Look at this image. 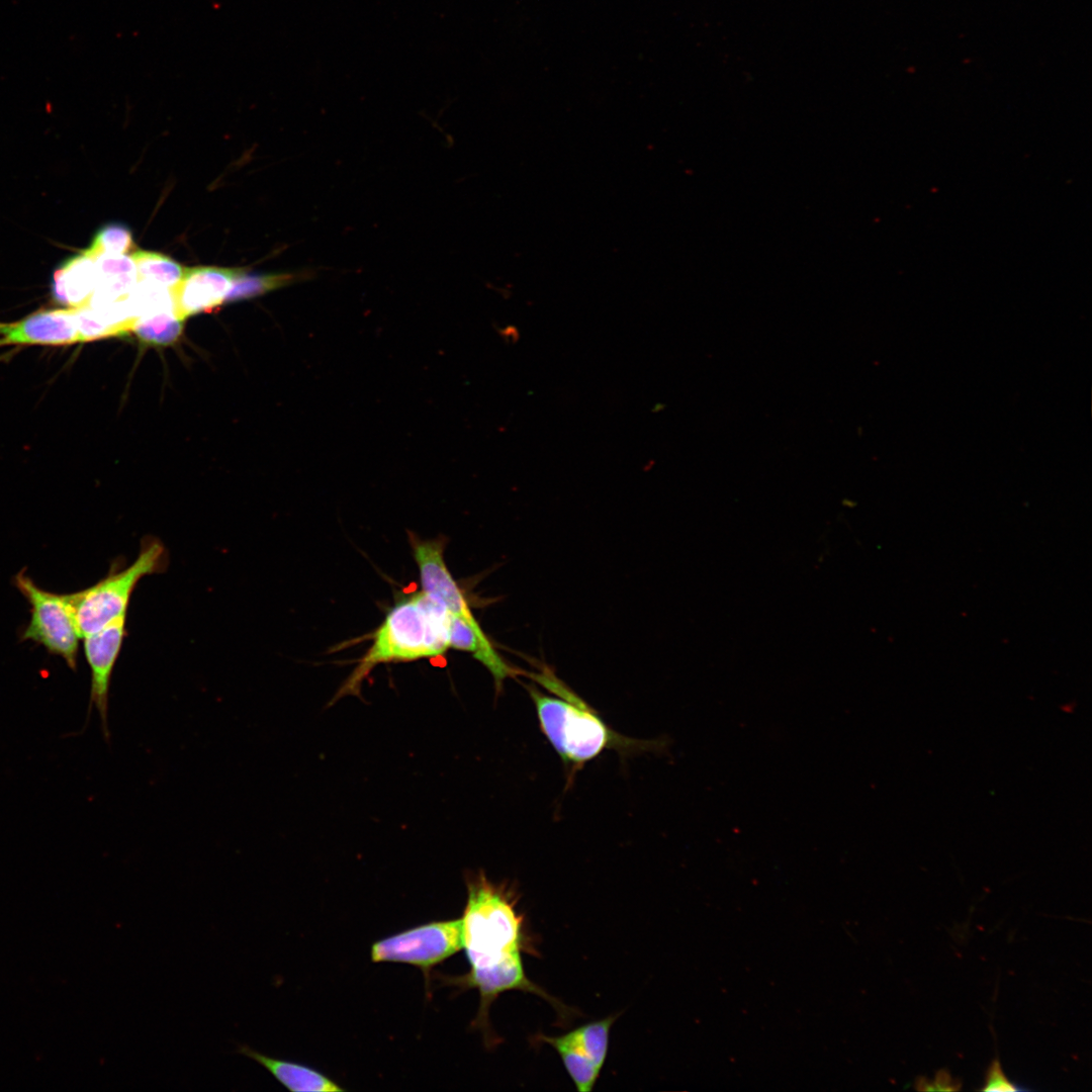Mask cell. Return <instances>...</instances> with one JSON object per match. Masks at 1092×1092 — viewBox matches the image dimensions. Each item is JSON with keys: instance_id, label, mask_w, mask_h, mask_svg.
Instances as JSON below:
<instances>
[{"instance_id": "5bb4252c", "label": "cell", "mask_w": 1092, "mask_h": 1092, "mask_svg": "<svg viewBox=\"0 0 1092 1092\" xmlns=\"http://www.w3.org/2000/svg\"><path fill=\"white\" fill-rule=\"evenodd\" d=\"M316 269L307 268L294 272H282L266 275H248L241 270L225 301L247 299L262 293L290 285L294 282L313 279Z\"/></svg>"}, {"instance_id": "7c38bea8", "label": "cell", "mask_w": 1092, "mask_h": 1092, "mask_svg": "<svg viewBox=\"0 0 1092 1092\" xmlns=\"http://www.w3.org/2000/svg\"><path fill=\"white\" fill-rule=\"evenodd\" d=\"M236 1052L268 1071L286 1089L293 1092H339L345 1089L323 1073L302 1064L264 1055L248 1044H238Z\"/></svg>"}, {"instance_id": "277c9868", "label": "cell", "mask_w": 1092, "mask_h": 1092, "mask_svg": "<svg viewBox=\"0 0 1092 1092\" xmlns=\"http://www.w3.org/2000/svg\"><path fill=\"white\" fill-rule=\"evenodd\" d=\"M167 566V552L155 538L142 542L140 553L128 566L111 571L93 585L68 594L81 639L119 617L126 616L130 597L146 575L161 572Z\"/></svg>"}, {"instance_id": "5b68a950", "label": "cell", "mask_w": 1092, "mask_h": 1092, "mask_svg": "<svg viewBox=\"0 0 1092 1092\" xmlns=\"http://www.w3.org/2000/svg\"><path fill=\"white\" fill-rule=\"evenodd\" d=\"M14 582L30 606V619L21 638L41 645L76 669L81 636L68 595L39 587L24 570L15 575Z\"/></svg>"}, {"instance_id": "ba28073f", "label": "cell", "mask_w": 1092, "mask_h": 1092, "mask_svg": "<svg viewBox=\"0 0 1092 1092\" xmlns=\"http://www.w3.org/2000/svg\"><path fill=\"white\" fill-rule=\"evenodd\" d=\"M125 617L122 616L104 628L84 636L83 649L91 672L89 713L95 706L101 722L104 738L110 737L108 728V701L112 671L125 635Z\"/></svg>"}, {"instance_id": "3957f363", "label": "cell", "mask_w": 1092, "mask_h": 1092, "mask_svg": "<svg viewBox=\"0 0 1092 1092\" xmlns=\"http://www.w3.org/2000/svg\"><path fill=\"white\" fill-rule=\"evenodd\" d=\"M467 902L462 920L463 948L470 968L492 966L521 953L524 948L523 917L517 897L504 884H494L483 873L466 879Z\"/></svg>"}, {"instance_id": "8fae6325", "label": "cell", "mask_w": 1092, "mask_h": 1092, "mask_svg": "<svg viewBox=\"0 0 1092 1092\" xmlns=\"http://www.w3.org/2000/svg\"><path fill=\"white\" fill-rule=\"evenodd\" d=\"M92 257V256H91ZM96 284L87 306L100 307L123 301L138 283V270L128 255L94 256Z\"/></svg>"}, {"instance_id": "ffe728a7", "label": "cell", "mask_w": 1092, "mask_h": 1092, "mask_svg": "<svg viewBox=\"0 0 1092 1092\" xmlns=\"http://www.w3.org/2000/svg\"><path fill=\"white\" fill-rule=\"evenodd\" d=\"M983 1091H1017L1019 1088L1009 1081L998 1060H994L987 1071Z\"/></svg>"}, {"instance_id": "9a60e30c", "label": "cell", "mask_w": 1092, "mask_h": 1092, "mask_svg": "<svg viewBox=\"0 0 1092 1092\" xmlns=\"http://www.w3.org/2000/svg\"><path fill=\"white\" fill-rule=\"evenodd\" d=\"M615 1020L616 1016L614 1015L595 1020L572 1029L560 1035V1037L582 1053L602 1070L608 1055L610 1030Z\"/></svg>"}, {"instance_id": "9c48e42d", "label": "cell", "mask_w": 1092, "mask_h": 1092, "mask_svg": "<svg viewBox=\"0 0 1092 1092\" xmlns=\"http://www.w3.org/2000/svg\"><path fill=\"white\" fill-rule=\"evenodd\" d=\"M240 269L218 267L185 268L172 287L174 310L178 317L209 311L225 301Z\"/></svg>"}, {"instance_id": "e0dca14e", "label": "cell", "mask_w": 1092, "mask_h": 1092, "mask_svg": "<svg viewBox=\"0 0 1092 1092\" xmlns=\"http://www.w3.org/2000/svg\"><path fill=\"white\" fill-rule=\"evenodd\" d=\"M130 257L138 270V280L171 289L183 275L184 268L163 254L135 250Z\"/></svg>"}, {"instance_id": "d6986e66", "label": "cell", "mask_w": 1092, "mask_h": 1092, "mask_svg": "<svg viewBox=\"0 0 1092 1092\" xmlns=\"http://www.w3.org/2000/svg\"><path fill=\"white\" fill-rule=\"evenodd\" d=\"M135 249L130 230L118 222H111L100 228L91 244L83 251L89 256L100 254L128 255Z\"/></svg>"}, {"instance_id": "4fadbf2b", "label": "cell", "mask_w": 1092, "mask_h": 1092, "mask_svg": "<svg viewBox=\"0 0 1092 1092\" xmlns=\"http://www.w3.org/2000/svg\"><path fill=\"white\" fill-rule=\"evenodd\" d=\"M94 258L83 250L64 260L53 274L54 298L68 307H81L88 303L96 284Z\"/></svg>"}, {"instance_id": "ac0fdd59", "label": "cell", "mask_w": 1092, "mask_h": 1092, "mask_svg": "<svg viewBox=\"0 0 1092 1092\" xmlns=\"http://www.w3.org/2000/svg\"><path fill=\"white\" fill-rule=\"evenodd\" d=\"M182 328L183 320L175 311H163L136 317L131 331L147 344L164 346L175 342Z\"/></svg>"}, {"instance_id": "6da1fadb", "label": "cell", "mask_w": 1092, "mask_h": 1092, "mask_svg": "<svg viewBox=\"0 0 1092 1092\" xmlns=\"http://www.w3.org/2000/svg\"><path fill=\"white\" fill-rule=\"evenodd\" d=\"M524 675L550 693L534 685L525 686L542 733L572 774L607 749L632 752L653 745L618 734L545 664Z\"/></svg>"}, {"instance_id": "8992f818", "label": "cell", "mask_w": 1092, "mask_h": 1092, "mask_svg": "<svg viewBox=\"0 0 1092 1092\" xmlns=\"http://www.w3.org/2000/svg\"><path fill=\"white\" fill-rule=\"evenodd\" d=\"M462 948L461 918L433 921L374 942L371 960L408 964L426 973Z\"/></svg>"}, {"instance_id": "30bf717a", "label": "cell", "mask_w": 1092, "mask_h": 1092, "mask_svg": "<svg viewBox=\"0 0 1092 1092\" xmlns=\"http://www.w3.org/2000/svg\"><path fill=\"white\" fill-rule=\"evenodd\" d=\"M83 342L75 307L46 309L15 323H0V347Z\"/></svg>"}, {"instance_id": "52a82bcc", "label": "cell", "mask_w": 1092, "mask_h": 1092, "mask_svg": "<svg viewBox=\"0 0 1092 1092\" xmlns=\"http://www.w3.org/2000/svg\"><path fill=\"white\" fill-rule=\"evenodd\" d=\"M408 541L419 569L422 590L440 603L450 614L474 628H481L462 589L447 567L444 537L422 539L415 533H408Z\"/></svg>"}, {"instance_id": "2e32d148", "label": "cell", "mask_w": 1092, "mask_h": 1092, "mask_svg": "<svg viewBox=\"0 0 1092 1092\" xmlns=\"http://www.w3.org/2000/svg\"><path fill=\"white\" fill-rule=\"evenodd\" d=\"M538 1038L551 1045L558 1053L565 1070L579 1092L593 1090L601 1070L587 1057L565 1042L560 1036L541 1034Z\"/></svg>"}, {"instance_id": "44dd1931", "label": "cell", "mask_w": 1092, "mask_h": 1092, "mask_svg": "<svg viewBox=\"0 0 1092 1092\" xmlns=\"http://www.w3.org/2000/svg\"><path fill=\"white\" fill-rule=\"evenodd\" d=\"M916 1089L922 1091H957L961 1089V1082L953 1079L945 1070H940L932 1081L924 1077L916 1080Z\"/></svg>"}, {"instance_id": "7a4b0ae2", "label": "cell", "mask_w": 1092, "mask_h": 1092, "mask_svg": "<svg viewBox=\"0 0 1092 1092\" xmlns=\"http://www.w3.org/2000/svg\"><path fill=\"white\" fill-rule=\"evenodd\" d=\"M449 612L423 590L399 600L375 631L373 641L334 697L360 694L364 678L380 663L442 655L449 647Z\"/></svg>"}]
</instances>
